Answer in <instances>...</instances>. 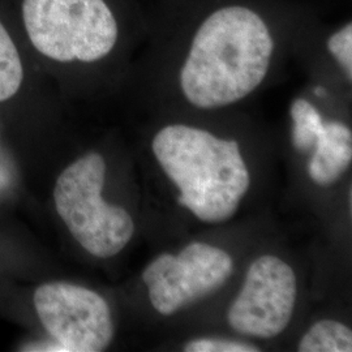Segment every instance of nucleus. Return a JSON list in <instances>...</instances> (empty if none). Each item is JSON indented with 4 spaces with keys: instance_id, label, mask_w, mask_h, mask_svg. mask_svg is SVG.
<instances>
[{
    "instance_id": "1",
    "label": "nucleus",
    "mask_w": 352,
    "mask_h": 352,
    "mask_svg": "<svg viewBox=\"0 0 352 352\" xmlns=\"http://www.w3.org/2000/svg\"><path fill=\"white\" fill-rule=\"evenodd\" d=\"M274 51V33L264 14L245 4L218 7L193 30L180 88L199 109L232 104L260 87Z\"/></svg>"
},
{
    "instance_id": "2",
    "label": "nucleus",
    "mask_w": 352,
    "mask_h": 352,
    "mask_svg": "<svg viewBox=\"0 0 352 352\" xmlns=\"http://www.w3.org/2000/svg\"><path fill=\"white\" fill-rule=\"evenodd\" d=\"M21 13L33 47L55 62H98L118 43L119 24L106 0H23Z\"/></svg>"
},
{
    "instance_id": "3",
    "label": "nucleus",
    "mask_w": 352,
    "mask_h": 352,
    "mask_svg": "<svg viewBox=\"0 0 352 352\" xmlns=\"http://www.w3.org/2000/svg\"><path fill=\"white\" fill-rule=\"evenodd\" d=\"M106 162L89 153L68 166L56 180V212L71 234L87 251L100 258L122 251L135 232L133 219L124 208L102 199Z\"/></svg>"
},
{
    "instance_id": "4",
    "label": "nucleus",
    "mask_w": 352,
    "mask_h": 352,
    "mask_svg": "<svg viewBox=\"0 0 352 352\" xmlns=\"http://www.w3.org/2000/svg\"><path fill=\"white\" fill-rule=\"evenodd\" d=\"M33 302L62 351H103L113 340L110 307L91 289L67 282L45 283L36 289Z\"/></svg>"
},
{
    "instance_id": "5",
    "label": "nucleus",
    "mask_w": 352,
    "mask_h": 352,
    "mask_svg": "<svg viewBox=\"0 0 352 352\" xmlns=\"http://www.w3.org/2000/svg\"><path fill=\"white\" fill-rule=\"evenodd\" d=\"M24 68L12 37L0 21V102L8 101L20 90Z\"/></svg>"
},
{
    "instance_id": "6",
    "label": "nucleus",
    "mask_w": 352,
    "mask_h": 352,
    "mask_svg": "<svg viewBox=\"0 0 352 352\" xmlns=\"http://www.w3.org/2000/svg\"><path fill=\"white\" fill-rule=\"evenodd\" d=\"M327 51L337 60L347 76L349 81L352 80V23L346 24L334 30L327 42Z\"/></svg>"
},
{
    "instance_id": "7",
    "label": "nucleus",
    "mask_w": 352,
    "mask_h": 352,
    "mask_svg": "<svg viewBox=\"0 0 352 352\" xmlns=\"http://www.w3.org/2000/svg\"><path fill=\"white\" fill-rule=\"evenodd\" d=\"M184 351L187 352H257L254 346L244 344L239 342L226 340H197L189 342Z\"/></svg>"
}]
</instances>
